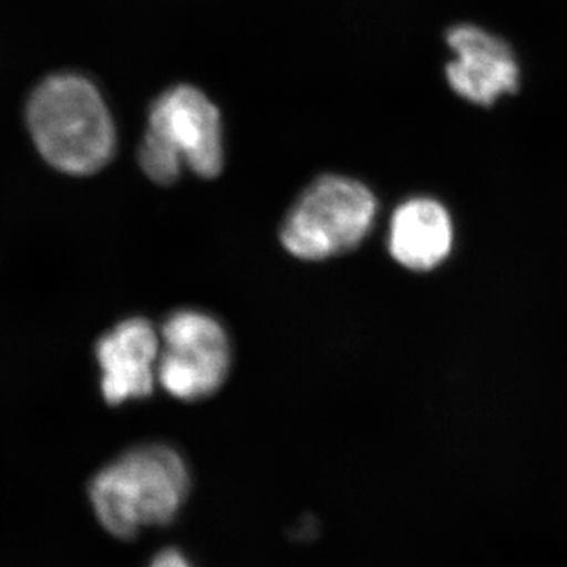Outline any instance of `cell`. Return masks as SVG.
Here are the masks:
<instances>
[{"label": "cell", "mask_w": 567, "mask_h": 567, "mask_svg": "<svg viewBox=\"0 0 567 567\" xmlns=\"http://www.w3.org/2000/svg\"><path fill=\"white\" fill-rule=\"evenodd\" d=\"M377 199L363 183L323 175L295 200L281 226V244L308 262L353 251L374 226Z\"/></svg>", "instance_id": "3957f363"}, {"label": "cell", "mask_w": 567, "mask_h": 567, "mask_svg": "<svg viewBox=\"0 0 567 567\" xmlns=\"http://www.w3.org/2000/svg\"><path fill=\"white\" fill-rule=\"evenodd\" d=\"M147 136L203 178L224 166L223 125L215 104L192 85H177L153 103Z\"/></svg>", "instance_id": "5b68a950"}, {"label": "cell", "mask_w": 567, "mask_h": 567, "mask_svg": "<svg viewBox=\"0 0 567 567\" xmlns=\"http://www.w3.org/2000/svg\"><path fill=\"white\" fill-rule=\"evenodd\" d=\"M454 59L447 62L446 81L454 93L477 106H492L514 93L520 71L509 44L473 24L454 25L446 35Z\"/></svg>", "instance_id": "8992f818"}, {"label": "cell", "mask_w": 567, "mask_h": 567, "mask_svg": "<svg viewBox=\"0 0 567 567\" xmlns=\"http://www.w3.org/2000/svg\"><path fill=\"white\" fill-rule=\"evenodd\" d=\"M148 567H194L183 551L178 548H164L155 558L152 559Z\"/></svg>", "instance_id": "9c48e42d"}, {"label": "cell", "mask_w": 567, "mask_h": 567, "mask_svg": "<svg viewBox=\"0 0 567 567\" xmlns=\"http://www.w3.org/2000/svg\"><path fill=\"white\" fill-rule=\"evenodd\" d=\"M158 383L173 398L197 402L221 390L233 365L229 336L215 317L178 309L164 320Z\"/></svg>", "instance_id": "277c9868"}, {"label": "cell", "mask_w": 567, "mask_h": 567, "mask_svg": "<svg viewBox=\"0 0 567 567\" xmlns=\"http://www.w3.org/2000/svg\"><path fill=\"white\" fill-rule=\"evenodd\" d=\"M162 338L147 319L132 317L102 336L95 354L102 391L110 405L148 398L158 382Z\"/></svg>", "instance_id": "52a82bcc"}, {"label": "cell", "mask_w": 567, "mask_h": 567, "mask_svg": "<svg viewBox=\"0 0 567 567\" xmlns=\"http://www.w3.org/2000/svg\"><path fill=\"white\" fill-rule=\"evenodd\" d=\"M28 122L43 158L62 173H99L114 155L110 111L95 85L78 74L41 82L29 102Z\"/></svg>", "instance_id": "7a4b0ae2"}, {"label": "cell", "mask_w": 567, "mask_h": 567, "mask_svg": "<svg viewBox=\"0 0 567 567\" xmlns=\"http://www.w3.org/2000/svg\"><path fill=\"white\" fill-rule=\"evenodd\" d=\"M192 487L188 465L162 443L134 446L93 477L89 496L102 527L118 539L166 527L178 516Z\"/></svg>", "instance_id": "6da1fadb"}, {"label": "cell", "mask_w": 567, "mask_h": 567, "mask_svg": "<svg viewBox=\"0 0 567 567\" xmlns=\"http://www.w3.org/2000/svg\"><path fill=\"white\" fill-rule=\"evenodd\" d=\"M453 237V221L446 208L431 197H415L395 208L388 249L402 267L429 271L450 256Z\"/></svg>", "instance_id": "ba28073f"}]
</instances>
